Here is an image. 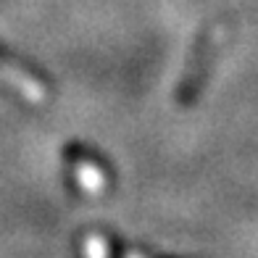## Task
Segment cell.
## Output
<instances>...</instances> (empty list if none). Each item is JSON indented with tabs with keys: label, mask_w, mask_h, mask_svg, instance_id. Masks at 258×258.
Returning a JSON list of instances; mask_svg holds the SVG:
<instances>
[{
	"label": "cell",
	"mask_w": 258,
	"mask_h": 258,
	"mask_svg": "<svg viewBox=\"0 0 258 258\" xmlns=\"http://www.w3.org/2000/svg\"><path fill=\"white\" fill-rule=\"evenodd\" d=\"M211 58H214V37H211L208 32H203L201 37H198L192 53H190V61H187V69H184L182 82L177 87V103L182 105V108L195 105L198 95H201V90L206 85Z\"/></svg>",
	"instance_id": "7a4b0ae2"
},
{
	"label": "cell",
	"mask_w": 258,
	"mask_h": 258,
	"mask_svg": "<svg viewBox=\"0 0 258 258\" xmlns=\"http://www.w3.org/2000/svg\"><path fill=\"white\" fill-rule=\"evenodd\" d=\"M0 69L6 74H11V79L19 87H24L34 100H45L53 92V77L45 69H40L34 61H29L27 55L16 53L3 40H0Z\"/></svg>",
	"instance_id": "6da1fadb"
},
{
	"label": "cell",
	"mask_w": 258,
	"mask_h": 258,
	"mask_svg": "<svg viewBox=\"0 0 258 258\" xmlns=\"http://www.w3.org/2000/svg\"><path fill=\"white\" fill-rule=\"evenodd\" d=\"M66 156H69V161H72V166L79 171V179H82V184H85L87 190H95V192L103 190L105 179H108V171H105L103 161L95 153H90V150L82 148L79 143H69L66 145Z\"/></svg>",
	"instance_id": "3957f363"
}]
</instances>
